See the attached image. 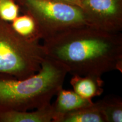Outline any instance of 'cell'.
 Wrapping results in <instances>:
<instances>
[{"mask_svg":"<svg viewBox=\"0 0 122 122\" xmlns=\"http://www.w3.org/2000/svg\"><path fill=\"white\" fill-rule=\"evenodd\" d=\"M45 56L62 64L68 74L102 77L122 72V35L88 25L65 30L44 40Z\"/></svg>","mask_w":122,"mask_h":122,"instance_id":"cell-1","label":"cell"},{"mask_svg":"<svg viewBox=\"0 0 122 122\" xmlns=\"http://www.w3.org/2000/svg\"><path fill=\"white\" fill-rule=\"evenodd\" d=\"M67 74L62 64L46 56L39 71L28 78L0 74V111H25L50 104Z\"/></svg>","mask_w":122,"mask_h":122,"instance_id":"cell-2","label":"cell"},{"mask_svg":"<svg viewBox=\"0 0 122 122\" xmlns=\"http://www.w3.org/2000/svg\"><path fill=\"white\" fill-rule=\"evenodd\" d=\"M39 41L23 37L0 18V74L19 79L36 74L45 57Z\"/></svg>","mask_w":122,"mask_h":122,"instance_id":"cell-3","label":"cell"},{"mask_svg":"<svg viewBox=\"0 0 122 122\" xmlns=\"http://www.w3.org/2000/svg\"><path fill=\"white\" fill-rule=\"evenodd\" d=\"M15 1L20 10L34 19L43 40L70 29L88 25L78 6L54 0Z\"/></svg>","mask_w":122,"mask_h":122,"instance_id":"cell-4","label":"cell"},{"mask_svg":"<svg viewBox=\"0 0 122 122\" xmlns=\"http://www.w3.org/2000/svg\"><path fill=\"white\" fill-rule=\"evenodd\" d=\"M88 25L110 33L122 30V0H80Z\"/></svg>","mask_w":122,"mask_h":122,"instance_id":"cell-5","label":"cell"},{"mask_svg":"<svg viewBox=\"0 0 122 122\" xmlns=\"http://www.w3.org/2000/svg\"><path fill=\"white\" fill-rule=\"evenodd\" d=\"M54 117L52 104L50 103L36 111H0V122H50Z\"/></svg>","mask_w":122,"mask_h":122,"instance_id":"cell-6","label":"cell"},{"mask_svg":"<svg viewBox=\"0 0 122 122\" xmlns=\"http://www.w3.org/2000/svg\"><path fill=\"white\" fill-rule=\"evenodd\" d=\"M57 100L52 104L54 112L53 122L63 114L92 104L91 100L80 97L74 91L61 89L57 95Z\"/></svg>","mask_w":122,"mask_h":122,"instance_id":"cell-7","label":"cell"},{"mask_svg":"<svg viewBox=\"0 0 122 122\" xmlns=\"http://www.w3.org/2000/svg\"><path fill=\"white\" fill-rule=\"evenodd\" d=\"M74 91L80 97L88 100L100 96L103 92L104 82L101 77L73 75L70 81Z\"/></svg>","mask_w":122,"mask_h":122,"instance_id":"cell-8","label":"cell"},{"mask_svg":"<svg viewBox=\"0 0 122 122\" xmlns=\"http://www.w3.org/2000/svg\"><path fill=\"white\" fill-rule=\"evenodd\" d=\"M56 122H106L97 102L63 114Z\"/></svg>","mask_w":122,"mask_h":122,"instance_id":"cell-9","label":"cell"},{"mask_svg":"<svg viewBox=\"0 0 122 122\" xmlns=\"http://www.w3.org/2000/svg\"><path fill=\"white\" fill-rule=\"evenodd\" d=\"M96 102L106 122H122V100L120 97L107 96Z\"/></svg>","mask_w":122,"mask_h":122,"instance_id":"cell-10","label":"cell"},{"mask_svg":"<svg viewBox=\"0 0 122 122\" xmlns=\"http://www.w3.org/2000/svg\"><path fill=\"white\" fill-rule=\"evenodd\" d=\"M12 27L18 34L27 39L40 41L41 36L33 18L27 14L18 16L11 22Z\"/></svg>","mask_w":122,"mask_h":122,"instance_id":"cell-11","label":"cell"},{"mask_svg":"<svg viewBox=\"0 0 122 122\" xmlns=\"http://www.w3.org/2000/svg\"><path fill=\"white\" fill-rule=\"evenodd\" d=\"M20 7L15 0H0V18L12 22L19 16Z\"/></svg>","mask_w":122,"mask_h":122,"instance_id":"cell-12","label":"cell"},{"mask_svg":"<svg viewBox=\"0 0 122 122\" xmlns=\"http://www.w3.org/2000/svg\"><path fill=\"white\" fill-rule=\"evenodd\" d=\"M54 1L67 3V4L78 6L80 7V0H54Z\"/></svg>","mask_w":122,"mask_h":122,"instance_id":"cell-13","label":"cell"}]
</instances>
